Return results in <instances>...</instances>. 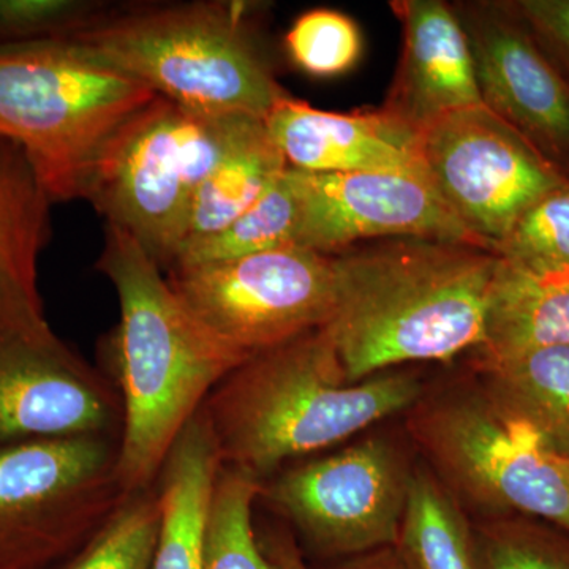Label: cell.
<instances>
[{"mask_svg": "<svg viewBox=\"0 0 569 569\" xmlns=\"http://www.w3.org/2000/svg\"><path fill=\"white\" fill-rule=\"evenodd\" d=\"M336 302L325 326L348 383L410 362L451 361L485 342L492 250L391 238L331 254Z\"/></svg>", "mask_w": 569, "mask_h": 569, "instance_id": "cell-1", "label": "cell"}, {"mask_svg": "<svg viewBox=\"0 0 569 569\" xmlns=\"http://www.w3.org/2000/svg\"><path fill=\"white\" fill-rule=\"evenodd\" d=\"M99 269L119 299L108 356L122 406L118 481L127 497L149 489L212 389L249 355L213 335L174 293L137 241L107 223Z\"/></svg>", "mask_w": 569, "mask_h": 569, "instance_id": "cell-2", "label": "cell"}, {"mask_svg": "<svg viewBox=\"0 0 569 569\" xmlns=\"http://www.w3.org/2000/svg\"><path fill=\"white\" fill-rule=\"evenodd\" d=\"M418 377L387 372L348 383L328 329L269 348L223 378L201 411L223 467L260 479L418 403Z\"/></svg>", "mask_w": 569, "mask_h": 569, "instance_id": "cell-3", "label": "cell"}, {"mask_svg": "<svg viewBox=\"0 0 569 569\" xmlns=\"http://www.w3.org/2000/svg\"><path fill=\"white\" fill-rule=\"evenodd\" d=\"M244 2L127 7L59 37L187 110L266 119L283 97Z\"/></svg>", "mask_w": 569, "mask_h": 569, "instance_id": "cell-4", "label": "cell"}, {"mask_svg": "<svg viewBox=\"0 0 569 569\" xmlns=\"http://www.w3.org/2000/svg\"><path fill=\"white\" fill-rule=\"evenodd\" d=\"M157 97L58 39L0 47V140L24 153L52 203L84 198L104 148Z\"/></svg>", "mask_w": 569, "mask_h": 569, "instance_id": "cell-5", "label": "cell"}, {"mask_svg": "<svg viewBox=\"0 0 569 569\" xmlns=\"http://www.w3.org/2000/svg\"><path fill=\"white\" fill-rule=\"evenodd\" d=\"M263 122L252 116L201 114L159 96L104 148L84 198L160 268L170 269L198 187Z\"/></svg>", "mask_w": 569, "mask_h": 569, "instance_id": "cell-6", "label": "cell"}, {"mask_svg": "<svg viewBox=\"0 0 569 569\" xmlns=\"http://www.w3.org/2000/svg\"><path fill=\"white\" fill-rule=\"evenodd\" d=\"M411 432L452 489L496 516L541 519L569 533V473L541 436L485 391L421 406Z\"/></svg>", "mask_w": 569, "mask_h": 569, "instance_id": "cell-7", "label": "cell"}, {"mask_svg": "<svg viewBox=\"0 0 569 569\" xmlns=\"http://www.w3.org/2000/svg\"><path fill=\"white\" fill-rule=\"evenodd\" d=\"M119 443L80 436L0 448V569H44L78 552L127 496Z\"/></svg>", "mask_w": 569, "mask_h": 569, "instance_id": "cell-8", "label": "cell"}, {"mask_svg": "<svg viewBox=\"0 0 569 569\" xmlns=\"http://www.w3.org/2000/svg\"><path fill=\"white\" fill-rule=\"evenodd\" d=\"M168 283L213 335L249 356L323 328L335 312V260L301 247L170 269Z\"/></svg>", "mask_w": 569, "mask_h": 569, "instance_id": "cell-9", "label": "cell"}, {"mask_svg": "<svg viewBox=\"0 0 569 569\" xmlns=\"http://www.w3.org/2000/svg\"><path fill=\"white\" fill-rule=\"evenodd\" d=\"M418 144L430 186L468 236L493 253L527 209L569 183L485 104L430 123Z\"/></svg>", "mask_w": 569, "mask_h": 569, "instance_id": "cell-10", "label": "cell"}, {"mask_svg": "<svg viewBox=\"0 0 569 569\" xmlns=\"http://www.w3.org/2000/svg\"><path fill=\"white\" fill-rule=\"evenodd\" d=\"M411 475L392 443L377 437L291 468L261 493L317 549L365 556L399 545Z\"/></svg>", "mask_w": 569, "mask_h": 569, "instance_id": "cell-11", "label": "cell"}, {"mask_svg": "<svg viewBox=\"0 0 569 569\" xmlns=\"http://www.w3.org/2000/svg\"><path fill=\"white\" fill-rule=\"evenodd\" d=\"M481 102L569 182V82L539 50L515 0L452 2Z\"/></svg>", "mask_w": 569, "mask_h": 569, "instance_id": "cell-12", "label": "cell"}, {"mask_svg": "<svg viewBox=\"0 0 569 569\" xmlns=\"http://www.w3.org/2000/svg\"><path fill=\"white\" fill-rule=\"evenodd\" d=\"M122 406L50 323L0 336V448L48 438L107 436Z\"/></svg>", "mask_w": 569, "mask_h": 569, "instance_id": "cell-13", "label": "cell"}, {"mask_svg": "<svg viewBox=\"0 0 569 569\" xmlns=\"http://www.w3.org/2000/svg\"><path fill=\"white\" fill-rule=\"evenodd\" d=\"M290 170L299 198L298 247L301 249L335 254L391 238L440 239L478 246L426 176L392 171L320 174Z\"/></svg>", "mask_w": 569, "mask_h": 569, "instance_id": "cell-14", "label": "cell"}, {"mask_svg": "<svg viewBox=\"0 0 569 569\" xmlns=\"http://www.w3.org/2000/svg\"><path fill=\"white\" fill-rule=\"evenodd\" d=\"M402 51L381 110L413 132L449 112L479 107L477 71L467 33L452 3L395 0Z\"/></svg>", "mask_w": 569, "mask_h": 569, "instance_id": "cell-15", "label": "cell"}, {"mask_svg": "<svg viewBox=\"0 0 569 569\" xmlns=\"http://www.w3.org/2000/svg\"><path fill=\"white\" fill-rule=\"evenodd\" d=\"M293 170L306 173L422 174L418 133L387 111L332 112L283 97L264 119Z\"/></svg>", "mask_w": 569, "mask_h": 569, "instance_id": "cell-16", "label": "cell"}, {"mask_svg": "<svg viewBox=\"0 0 569 569\" xmlns=\"http://www.w3.org/2000/svg\"><path fill=\"white\" fill-rule=\"evenodd\" d=\"M51 204L24 153L0 140V336L48 323L39 258L51 234Z\"/></svg>", "mask_w": 569, "mask_h": 569, "instance_id": "cell-17", "label": "cell"}, {"mask_svg": "<svg viewBox=\"0 0 569 569\" xmlns=\"http://www.w3.org/2000/svg\"><path fill=\"white\" fill-rule=\"evenodd\" d=\"M222 460L198 411L164 460L159 539L149 569H204L206 527Z\"/></svg>", "mask_w": 569, "mask_h": 569, "instance_id": "cell-18", "label": "cell"}, {"mask_svg": "<svg viewBox=\"0 0 569 569\" xmlns=\"http://www.w3.org/2000/svg\"><path fill=\"white\" fill-rule=\"evenodd\" d=\"M546 347H569V268L527 269L498 258L485 342L473 353L501 358Z\"/></svg>", "mask_w": 569, "mask_h": 569, "instance_id": "cell-19", "label": "cell"}, {"mask_svg": "<svg viewBox=\"0 0 569 569\" xmlns=\"http://www.w3.org/2000/svg\"><path fill=\"white\" fill-rule=\"evenodd\" d=\"M482 391L569 459V347H546L488 358L475 355Z\"/></svg>", "mask_w": 569, "mask_h": 569, "instance_id": "cell-20", "label": "cell"}, {"mask_svg": "<svg viewBox=\"0 0 569 569\" xmlns=\"http://www.w3.org/2000/svg\"><path fill=\"white\" fill-rule=\"evenodd\" d=\"M287 168L268 127L261 123L198 187L189 228L179 250L230 227L263 197Z\"/></svg>", "mask_w": 569, "mask_h": 569, "instance_id": "cell-21", "label": "cell"}, {"mask_svg": "<svg viewBox=\"0 0 569 569\" xmlns=\"http://www.w3.org/2000/svg\"><path fill=\"white\" fill-rule=\"evenodd\" d=\"M299 198L290 168L277 178L263 197L211 238L182 247L170 269L233 260L269 250L298 247ZM168 269V271H170Z\"/></svg>", "mask_w": 569, "mask_h": 569, "instance_id": "cell-22", "label": "cell"}, {"mask_svg": "<svg viewBox=\"0 0 569 569\" xmlns=\"http://www.w3.org/2000/svg\"><path fill=\"white\" fill-rule=\"evenodd\" d=\"M397 549L417 569H473L470 527L436 478L413 471Z\"/></svg>", "mask_w": 569, "mask_h": 569, "instance_id": "cell-23", "label": "cell"}, {"mask_svg": "<svg viewBox=\"0 0 569 569\" xmlns=\"http://www.w3.org/2000/svg\"><path fill=\"white\" fill-rule=\"evenodd\" d=\"M261 488L252 475L222 467L206 527L204 569H282L264 556L254 537L252 507Z\"/></svg>", "mask_w": 569, "mask_h": 569, "instance_id": "cell-24", "label": "cell"}, {"mask_svg": "<svg viewBox=\"0 0 569 569\" xmlns=\"http://www.w3.org/2000/svg\"><path fill=\"white\" fill-rule=\"evenodd\" d=\"M473 569H569V533L527 516H496L470 529Z\"/></svg>", "mask_w": 569, "mask_h": 569, "instance_id": "cell-25", "label": "cell"}, {"mask_svg": "<svg viewBox=\"0 0 569 569\" xmlns=\"http://www.w3.org/2000/svg\"><path fill=\"white\" fill-rule=\"evenodd\" d=\"M159 492L141 490L122 501L66 569H149L159 539Z\"/></svg>", "mask_w": 569, "mask_h": 569, "instance_id": "cell-26", "label": "cell"}, {"mask_svg": "<svg viewBox=\"0 0 569 569\" xmlns=\"http://www.w3.org/2000/svg\"><path fill=\"white\" fill-rule=\"evenodd\" d=\"M284 48L299 70L313 78H332L358 63L362 39L358 26L347 14L316 9L293 22L284 36Z\"/></svg>", "mask_w": 569, "mask_h": 569, "instance_id": "cell-27", "label": "cell"}, {"mask_svg": "<svg viewBox=\"0 0 569 569\" xmlns=\"http://www.w3.org/2000/svg\"><path fill=\"white\" fill-rule=\"evenodd\" d=\"M496 254L519 268H569V183L527 209L497 246Z\"/></svg>", "mask_w": 569, "mask_h": 569, "instance_id": "cell-28", "label": "cell"}, {"mask_svg": "<svg viewBox=\"0 0 569 569\" xmlns=\"http://www.w3.org/2000/svg\"><path fill=\"white\" fill-rule=\"evenodd\" d=\"M107 9L91 0H0V47L59 39Z\"/></svg>", "mask_w": 569, "mask_h": 569, "instance_id": "cell-29", "label": "cell"}, {"mask_svg": "<svg viewBox=\"0 0 569 569\" xmlns=\"http://www.w3.org/2000/svg\"><path fill=\"white\" fill-rule=\"evenodd\" d=\"M546 58L569 82V0H515Z\"/></svg>", "mask_w": 569, "mask_h": 569, "instance_id": "cell-30", "label": "cell"}, {"mask_svg": "<svg viewBox=\"0 0 569 569\" xmlns=\"http://www.w3.org/2000/svg\"><path fill=\"white\" fill-rule=\"evenodd\" d=\"M342 569H417L397 548L365 553Z\"/></svg>", "mask_w": 569, "mask_h": 569, "instance_id": "cell-31", "label": "cell"}, {"mask_svg": "<svg viewBox=\"0 0 569 569\" xmlns=\"http://www.w3.org/2000/svg\"><path fill=\"white\" fill-rule=\"evenodd\" d=\"M274 559L282 569H310L290 545L277 546Z\"/></svg>", "mask_w": 569, "mask_h": 569, "instance_id": "cell-32", "label": "cell"}, {"mask_svg": "<svg viewBox=\"0 0 569 569\" xmlns=\"http://www.w3.org/2000/svg\"><path fill=\"white\" fill-rule=\"evenodd\" d=\"M563 462H565V466H567V468H568V473H569V459H563Z\"/></svg>", "mask_w": 569, "mask_h": 569, "instance_id": "cell-33", "label": "cell"}]
</instances>
